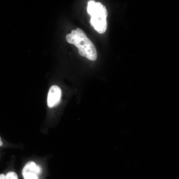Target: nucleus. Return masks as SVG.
<instances>
[{"label": "nucleus", "mask_w": 179, "mask_h": 179, "mask_svg": "<svg viewBox=\"0 0 179 179\" xmlns=\"http://www.w3.org/2000/svg\"><path fill=\"white\" fill-rule=\"evenodd\" d=\"M61 97V90L59 86L53 85L49 90L47 97L48 106L51 108L59 103Z\"/></svg>", "instance_id": "4"}, {"label": "nucleus", "mask_w": 179, "mask_h": 179, "mask_svg": "<svg viewBox=\"0 0 179 179\" xmlns=\"http://www.w3.org/2000/svg\"><path fill=\"white\" fill-rule=\"evenodd\" d=\"M87 12L91 16V23L95 29L100 33L106 32L108 16L107 8L99 2L90 1L88 2Z\"/></svg>", "instance_id": "2"}, {"label": "nucleus", "mask_w": 179, "mask_h": 179, "mask_svg": "<svg viewBox=\"0 0 179 179\" xmlns=\"http://www.w3.org/2000/svg\"><path fill=\"white\" fill-rule=\"evenodd\" d=\"M66 39L68 43L77 47L81 56L91 61L97 59V53L95 45L81 29L77 28L76 30H73L71 33L66 36Z\"/></svg>", "instance_id": "1"}, {"label": "nucleus", "mask_w": 179, "mask_h": 179, "mask_svg": "<svg viewBox=\"0 0 179 179\" xmlns=\"http://www.w3.org/2000/svg\"><path fill=\"white\" fill-rule=\"evenodd\" d=\"M41 168L33 161L26 163L22 170V175L24 179H38V174L41 173Z\"/></svg>", "instance_id": "3"}, {"label": "nucleus", "mask_w": 179, "mask_h": 179, "mask_svg": "<svg viewBox=\"0 0 179 179\" xmlns=\"http://www.w3.org/2000/svg\"><path fill=\"white\" fill-rule=\"evenodd\" d=\"M0 143H0V144H0V145H1V146H2V145H3V143H2L1 139V141H0Z\"/></svg>", "instance_id": "7"}, {"label": "nucleus", "mask_w": 179, "mask_h": 179, "mask_svg": "<svg viewBox=\"0 0 179 179\" xmlns=\"http://www.w3.org/2000/svg\"><path fill=\"white\" fill-rule=\"evenodd\" d=\"M6 179H18L17 174L14 172H9L5 176Z\"/></svg>", "instance_id": "5"}, {"label": "nucleus", "mask_w": 179, "mask_h": 179, "mask_svg": "<svg viewBox=\"0 0 179 179\" xmlns=\"http://www.w3.org/2000/svg\"><path fill=\"white\" fill-rule=\"evenodd\" d=\"M5 176L3 174H1L0 175V179H5Z\"/></svg>", "instance_id": "6"}]
</instances>
